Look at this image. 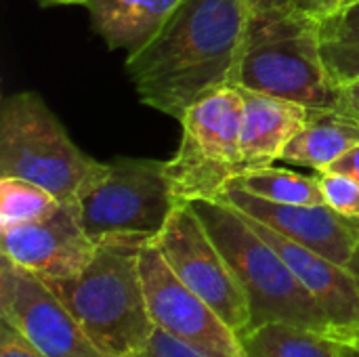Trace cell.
Wrapping results in <instances>:
<instances>
[{"mask_svg": "<svg viewBox=\"0 0 359 357\" xmlns=\"http://www.w3.org/2000/svg\"><path fill=\"white\" fill-rule=\"evenodd\" d=\"M139 269L156 328L206 357H246L238 332L175 276L154 242L141 248Z\"/></svg>", "mask_w": 359, "mask_h": 357, "instance_id": "9", "label": "cell"}, {"mask_svg": "<svg viewBox=\"0 0 359 357\" xmlns=\"http://www.w3.org/2000/svg\"><path fill=\"white\" fill-rule=\"evenodd\" d=\"M189 204L227 259L248 299V328L267 322H288L334 337V328L320 303L242 213L221 200H196Z\"/></svg>", "mask_w": 359, "mask_h": 357, "instance_id": "4", "label": "cell"}, {"mask_svg": "<svg viewBox=\"0 0 359 357\" xmlns=\"http://www.w3.org/2000/svg\"><path fill=\"white\" fill-rule=\"evenodd\" d=\"M246 221L278 250L294 278L313 295L330 320L334 337L345 343H353L359 332V290L351 271L250 217H246Z\"/></svg>", "mask_w": 359, "mask_h": 357, "instance_id": "13", "label": "cell"}, {"mask_svg": "<svg viewBox=\"0 0 359 357\" xmlns=\"http://www.w3.org/2000/svg\"><path fill=\"white\" fill-rule=\"evenodd\" d=\"M248 17V0H183L160 34L126 57L141 103L181 120L200 97L233 84Z\"/></svg>", "mask_w": 359, "mask_h": 357, "instance_id": "1", "label": "cell"}, {"mask_svg": "<svg viewBox=\"0 0 359 357\" xmlns=\"http://www.w3.org/2000/svg\"><path fill=\"white\" fill-rule=\"evenodd\" d=\"M145 351L151 353L154 357H206L202 356L200 351L191 349L189 345L177 341L175 337L166 335L160 328H154V335H151Z\"/></svg>", "mask_w": 359, "mask_h": 357, "instance_id": "23", "label": "cell"}, {"mask_svg": "<svg viewBox=\"0 0 359 357\" xmlns=\"http://www.w3.org/2000/svg\"><path fill=\"white\" fill-rule=\"evenodd\" d=\"M40 6H84L88 0H36Z\"/></svg>", "mask_w": 359, "mask_h": 357, "instance_id": "28", "label": "cell"}, {"mask_svg": "<svg viewBox=\"0 0 359 357\" xmlns=\"http://www.w3.org/2000/svg\"><path fill=\"white\" fill-rule=\"evenodd\" d=\"M297 0H248L250 13H259V11H267V8H278V6H290Z\"/></svg>", "mask_w": 359, "mask_h": 357, "instance_id": "27", "label": "cell"}, {"mask_svg": "<svg viewBox=\"0 0 359 357\" xmlns=\"http://www.w3.org/2000/svg\"><path fill=\"white\" fill-rule=\"evenodd\" d=\"M359 143V120L343 109H309L305 126L282 154V162L326 170Z\"/></svg>", "mask_w": 359, "mask_h": 357, "instance_id": "16", "label": "cell"}, {"mask_svg": "<svg viewBox=\"0 0 359 357\" xmlns=\"http://www.w3.org/2000/svg\"><path fill=\"white\" fill-rule=\"evenodd\" d=\"M0 320L46 357H107L40 276L4 255L0 261Z\"/></svg>", "mask_w": 359, "mask_h": 357, "instance_id": "10", "label": "cell"}, {"mask_svg": "<svg viewBox=\"0 0 359 357\" xmlns=\"http://www.w3.org/2000/svg\"><path fill=\"white\" fill-rule=\"evenodd\" d=\"M240 90L244 97L242 168L248 173L273 166V162L282 160L294 135L305 126L309 107L246 88Z\"/></svg>", "mask_w": 359, "mask_h": 357, "instance_id": "14", "label": "cell"}, {"mask_svg": "<svg viewBox=\"0 0 359 357\" xmlns=\"http://www.w3.org/2000/svg\"><path fill=\"white\" fill-rule=\"evenodd\" d=\"M246 357H343L345 341L288 322H267L238 335Z\"/></svg>", "mask_w": 359, "mask_h": 357, "instance_id": "17", "label": "cell"}, {"mask_svg": "<svg viewBox=\"0 0 359 357\" xmlns=\"http://www.w3.org/2000/svg\"><path fill=\"white\" fill-rule=\"evenodd\" d=\"M105 162L84 154L34 90H19L0 105V177L48 189L59 202L78 198L103 175Z\"/></svg>", "mask_w": 359, "mask_h": 357, "instance_id": "5", "label": "cell"}, {"mask_svg": "<svg viewBox=\"0 0 359 357\" xmlns=\"http://www.w3.org/2000/svg\"><path fill=\"white\" fill-rule=\"evenodd\" d=\"M59 204L48 189L32 181L0 177V229L44 219Z\"/></svg>", "mask_w": 359, "mask_h": 357, "instance_id": "20", "label": "cell"}, {"mask_svg": "<svg viewBox=\"0 0 359 357\" xmlns=\"http://www.w3.org/2000/svg\"><path fill=\"white\" fill-rule=\"evenodd\" d=\"M326 170H334V173L347 175V177L355 179L359 183V143L353 145L345 156H341L337 162H332Z\"/></svg>", "mask_w": 359, "mask_h": 357, "instance_id": "24", "label": "cell"}, {"mask_svg": "<svg viewBox=\"0 0 359 357\" xmlns=\"http://www.w3.org/2000/svg\"><path fill=\"white\" fill-rule=\"evenodd\" d=\"M355 343H358V345H359V341H355Z\"/></svg>", "mask_w": 359, "mask_h": 357, "instance_id": "33", "label": "cell"}, {"mask_svg": "<svg viewBox=\"0 0 359 357\" xmlns=\"http://www.w3.org/2000/svg\"><path fill=\"white\" fill-rule=\"evenodd\" d=\"M179 204L166 160L118 156L105 162L103 175L78 198L76 208L95 244L145 246L162 234Z\"/></svg>", "mask_w": 359, "mask_h": 357, "instance_id": "6", "label": "cell"}, {"mask_svg": "<svg viewBox=\"0 0 359 357\" xmlns=\"http://www.w3.org/2000/svg\"><path fill=\"white\" fill-rule=\"evenodd\" d=\"M343 357H359L358 343H345V347H343Z\"/></svg>", "mask_w": 359, "mask_h": 357, "instance_id": "30", "label": "cell"}, {"mask_svg": "<svg viewBox=\"0 0 359 357\" xmlns=\"http://www.w3.org/2000/svg\"><path fill=\"white\" fill-rule=\"evenodd\" d=\"M343 112L355 116L359 120V80L343 86Z\"/></svg>", "mask_w": 359, "mask_h": 357, "instance_id": "26", "label": "cell"}, {"mask_svg": "<svg viewBox=\"0 0 359 357\" xmlns=\"http://www.w3.org/2000/svg\"><path fill=\"white\" fill-rule=\"evenodd\" d=\"M324 63L332 80L343 88L359 80V0L347 2L320 17Z\"/></svg>", "mask_w": 359, "mask_h": 357, "instance_id": "18", "label": "cell"}, {"mask_svg": "<svg viewBox=\"0 0 359 357\" xmlns=\"http://www.w3.org/2000/svg\"><path fill=\"white\" fill-rule=\"evenodd\" d=\"M135 357H154V356H151V353H147V351H141L139 356H135Z\"/></svg>", "mask_w": 359, "mask_h": 357, "instance_id": "31", "label": "cell"}, {"mask_svg": "<svg viewBox=\"0 0 359 357\" xmlns=\"http://www.w3.org/2000/svg\"><path fill=\"white\" fill-rule=\"evenodd\" d=\"M141 248L103 242L78 276L44 280L107 357L139 356L156 328L139 269Z\"/></svg>", "mask_w": 359, "mask_h": 357, "instance_id": "3", "label": "cell"}, {"mask_svg": "<svg viewBox=\"0 0 359 357\" xmlns=\"http://www.w3.org/2000/svg\"><path fill=\"white\" fill-rule=\"evenodd\" d=\"M343 4H345V0H297L294 2V6H299L316 17H326L332 11L341 8Z\"/></svg>", "mask_w": 359, "mask_h": 357, "instance_id": "25", "label": "cell"}, {"mask_svg": "<svg viewBox=\"0 0 359 357\" xmlns=\"http://www.w3.org/2000/svg\"><path fill=\"white\" fill-rule=\"evenodd\" d=\"M244 97L233 84L219 86L187 107L181 145L166 173L179 202L219 200L242 168Z\"/></svg>", "mask_w": 359, "mask_h": 357, "instance_id": "7", "label": "cell"}, {"mask_svg": "<svg viewBox=\"0 0 359 357\" xmlns=\"http://www.w3.org/2000/svg\"><path fill=\"white\" fill-rule=\"evenodd\" d=\"M0 357H46L8 322H0Z\"/></svg>", "mask_w": 359, "mask_h": 357, "instance_id": "22", "label": "cell"}, {"mask_svg": "<svg viewBox=\"0 0 359 357\" xmlns=\"http://www.w3.org/2000/svg\"><path fill=\"white\" fill-rule=\"evenodd\" d=\"M242 215L267 225L269 229L320 252L337 265L347 267L359 246V219H349L326 204L294 206L261 200L236 185H227L219 196Z\"/></svg>", "mask_w": 359, "mask_h": 357, "instance_id": "12", "label": "cell"}, {"mask_svg": "<svg viewBox=\"0 0 359 357\" xmlns=\"http://www.w3.org/2000/svg\"><path fill=\"white\" fill-rule=\"evenodd\" d=\"M347 269H349V271H351V276L355 278V284H358V290H359V246H358V250L353 252V257H351V261H349ZM355 341H359V332L355 335ZM355 341H353V343H355Z\"/></svg>", "mask_w": 359, "mask_h": 357, "instance_id": "29", "label": "cell"}, {"mask_svg": "<svg viewBox=\"0 0 359 357\" xmlns=\"http://www.w3.org/2000/svg\"><path fill=\"white\" fill-rule=\"evenodd\" d=\"M183 0H88V11L95 32L111 50L137 55L164 27L170 15Z\"/></svg>", "mask_w": 359, "mask_h": 357, "instance_id": "15", "label": "cell"}, {"mask_svg": "<svg viewBox=\"0 0 359 357\" xmlns=\"http://www.w3.org/2000/svg\"><path fill=\"white\" fill-rule=\"evenodd\" d=\"M227 185H236L261 200L273 204H294V206H320L324 196L318 177H307L288 168L265 166L248 170L231 179Z\"/></svg>", "mask_w": 359, "mask_h": 357, "instance_id": "19", "label": "cell"}, {"mask_svg": "<svg viewBox=\"0 0 359 357\" xmlns=\"http://www.w3.org/2000/svg\"><path fill=\"white\" fill-rule=\"evenodd\" d=\"M233 86L309 109H343V88L324 63L320 17L294 4L250 13Z\"/></svg>", "mask_w": 359, "mask_h": 357, "instance_id": "2", "label": "cell"}, {"mask_svg": "<svg viewBox=\"0 0 359 357\" xmlns=\"http://www.w3.org/2000/svg\"><path fill=\"white\" fill-rule=\"evenodd\" d=\"M175 276L238 335L250 326L248 299L227 259L189 202H181L154 240Z\"/></svg>", "mask_w": 359, "mask_h": 357, "instance_id": "8", "label": "cell"}, {"mask_svg": "<svg viewBox=\"0 0 359 357\" xmlns=\"http://www.w3.org/2000/svg\"><path fill=\"white\" fill-rule=\"evenodd\" d=\"M324 204L334 213L359 219V183L355 179L334 173V170H316Z\"/></svg>", "mask_w": 359, "mask_h": 357, "instance_id": "21", "label": "cell"}, {"mask_svg": "<svg viewBox=\"0 0 359 357\" xmlns=\"http://www.w3.org/2000/svg\"><path fill=\"white\" fill-rule=\"evenodd\" d=\"M347 2H358V0H345V4H347Z\"/></svg>", "mask_w": 359, "mask_h": 357, "instance_id": "32", "label": "cell"}, {"mask_svg": "<svg viewBox=\"0 0 359 357\" xmlns=\"http://www.w3.org/2000/svg\"><path fill=\"white\" fill-rule=\"evenodd\" d=\"M0 246L4 257L42 280L78 276L97 250L76 204L63 202L44 219L2 227Z\"/></svg>", "mask_w": 359, "mask_h": 357, "instance_id": "11", "label": "cell"}]
</instances>
